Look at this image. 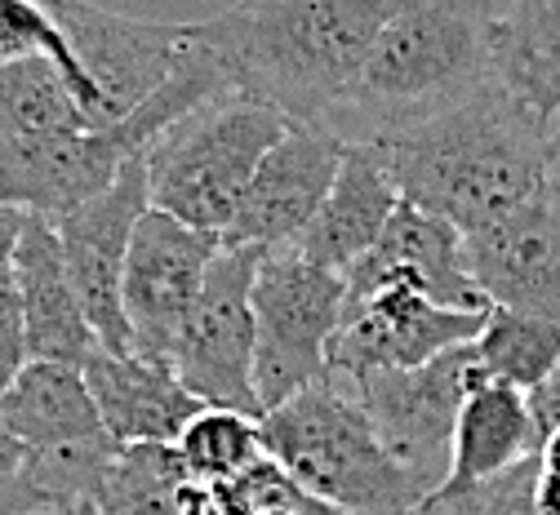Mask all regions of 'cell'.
Listing matches in <instances>:
<instances>
[{
    "instance_id": "obj_10",
    "label": "cell",
    "mask_w": 560,
    "mask_h": 515,
    "mask_svg": "<svg viewBox=\"0 0 560 515\" xmlns=\"http://www.w3.org/2000/svg\"><path fill=\"white\" fill-rule=\"evenodd\" d=\"M58 27L72 40V54L94 90L98 129L125 125L178 67L187 49V23L129 19L90 0H49Z\"/></svg>"
},
{
    "instance_id": "obj_2",
    "label": "cell",
    "mask_w": 560,
    "mask_h": 515,
    "mask_svg": "<svg viewBox=\"0 0 560 515\" xmlns=\"http://www.w3.org/2000/svg\"><path fill=\"white\" fill-rule=\"evenodd\" d=\"M392 10L396 0H232L187 32L219 54L236 94L334 133Z\"/></svg>"
},
{
    "instance_id": "obj_34",
    "label": "cell",
    "mask_w": 560,
    "mask_h": 515,
    "mask_svg": "<svg viewBox=\"0 0 560 515\" xmlns=\"http://www.w3.org/2000/svg\"><path fill=\"white\" fill-rule=\"evenodd\" d=\"M27 218H32V213H23V209H14V204H0V267H10V258H14V249H19V236H23V227H27Z\"/></svg>"
},
{
    "instance_id": "obj_32",
    "label": "cell",
    "mask_w": 560,
    "mask_h": 515,
    "mask_svg": "<svg viewBox=\"0 0 560 515\" xmlns=\"http://www.w3.org/2000/svg\"><path fill=\"white\" fill-rule=\"evenodd\" d=\"M534 511L538 515H560V467L538 458V480H534Z\"/></svg>"
},
{
    "instance_id": "obj_1",
    "label": "cell",
    "mask_w": 560,
    "mask_h": 515,
    "mask_svg": "<svg viewBox=\"0 0 560 515\" xmlns=\"http://www.w3.org/2000/svg\"><path fill=\"white\" fill-rule=\"evenodd\" d=\"M365 142H378L400 200L471 236L551 183L560 116L525 107L494 81L428 120Z\"/></svg>"
},
{
    "instance_id": "obj_14",
    "label": "cell",
    "mask_w": 560,
    "mask_h": 515,
    "mask_svg": "<svg viewBox=\"0 0 560 515\" xmlns=\"http://www.w3.org/2000/svg\"><path fill=\"white\" fill-rule=\"evenodd\" d=\"M342 284H347V303H361L378 289L405 284L458 312H489V299L467 267V236L409 200L396 204L383 236L342 271Z\"/></svg>"
},
{
    "instance_id": "obj_26",
    "label": "cell",
    "mask_w": 560,
    "mask_h": 515,
    "mask_svg": "<svg viewBox=\"0 0 560 515\" xmlns=\"http://www.w3.org/2000/svg\"><path fill=\"white\" fill-rule=\"evenodd\" d=\"M178 454L200 480H232L262 458V426L254 413L205 405L178 435Z\"/></svg>"
},
{
    "instance_id": "obj_5",
    "label": "cell",
    "mask_w": 560,
    "mask_h": 515,
    "mask_svg": "<svg viewBox=\"0 0 560 515\" xmlns=\"http://www.w3.org/2000/svg\"><path fill=\"white\" fill-rule=\"evenodd\" d=\"M290 125L285 112L249 94H228L187 112L148 147L152 204L223 241L262 156Z\"/></svg>"
},
{
    "instance_id": "obj_29",
    "label": "cell",
    "mask_w": 560,
    "mask_h": 515,
    "mask_svg": "<svg viewBox=\"0 0 560 515\" xmlns=\"http://www.w3.org/2000/svg\"><path fill=\"white\" fill-rule=\"evenodd\" d=\"M27 360H32V351H27V320H23V303H19V284H14L10 267H0V396L23 374Z\"/></svg>"
},
{
    "instance_id": "obj_9",
    "label": "cell",
    "mask_w": 560,
    "mask_h": 515,
    "mask_svg": "<svg viewBox=\"0 0 560 515\" xmlns=\"http://www.w3.org/2000/svg\"><path fill=\"white\" fill-rule=\"evenodd\" d=\"M219 249H223L219 236L178 223L174 213L156 204L138 218L129 258H125V280H120L133 355L170 364Z\"/></svg>"
},
{
    "instance_id": "obj_4",
    "label": "cell",
    "mask_w": 560,
    "mask_h": 515,
    "mask_svg": "<svg viewBox=\"0 0 560 515\" xmlns=\"http://www.w3.org/2000/svg\"><path fill=\"white\" fill-rule=\"evenodd\" d=\"M262 454L316 502L342 515H418L432 476L400 463L374 431L361 400L334 378L303 387L258 418Z\"/></svg>"
},
{
    "instance_id": "obj_12",
    "label": "cell",
    "mask_w": 560,
    "mask_h": 515,
    "mask_svg": "<svg viewBox=\"0 0 560 515\" xmlns=\"http://www.w3.org/2000/svg\"><path fill=\"white\" fill-rule=\"evenodd\" d=\"M489 312H458L418 289H378L361 303H347L342 325L329 342V378L357 383L378 370H413L454 347H467L485 329Z\"/></svg>"
},
{
    "instance_id": "obj_22",
    "label": "cell",
    "mask_w": 560,
    "mask_h": 515,
    "mask_svg": "<svg viewBox=\"0 0 560 515\" xmlns=\"http://www.w3.org/2000/svg\"><path fill=\"white\" fill-rule=\"evenodd\" d=\"M494 81L542 116H560V0H508L494 19Z\"/></svg>"
},
{
    "instance_id": "obj_18",
    "label": "cell",
    "mask_w": 560,
    "mask_h": 515,
    "mask_svg": "<svg viewBox=\"0 0 560 515\" xmlns=\"http://www.w3.org/2000/svg\"><path fill=\"white\" fill-rule=\"evenodd\" d=\"M19 303L27 320V351L32 360H62V364H85L98 347V333L81 307V293L67 276V258L58 245V232L49 218H27L19 236V249L10 258Z\"/></svg>"
},
{
    "instance_id": "obj_6",
    "label": "cell",
    "mask_w": 560,
    "mask_h": 515,
    "mask_svg": "<svg viewBox=\"0 0 560 515\" xmlns=\"http://www.w3.org/2000/svg\"><path fill=\"white\" fill-rule=\"evenodd\" d=\"M342 312V271L320 267L290 245L262 254L254 276V387L262 413L329 378V342Z\"/></svg>"
},
{
    "instance_id": "obj_24",
    "label": "cell",
    "mask_w": 560,
    "mask_h": 515,
    "mask_svg": "<svg viewBox=\"0 0 560 515\" xmlns=\"http://www.w3.org/2000/svg\"><path fill=\"white\" fill-rule=\"evenodd\" d=\"M471 351L485 364L489 383L534 391L560 364V325L512 307H489L485 329L471 338Z\"/></svg>"
},
{
    "instance_id": "obj_25",
    "label": "cell",
    "mask_w": 560,
    "mask_h": 515,
    "mask_svg": "<svg viewBox=\"0 0 560 515\" xmlns=\"http://www.w3.org/2000/svg\"><path fill=\"white\" fill-rule=\"evenodd\" d=\"M187 476L178 445H120L90 506L94 515H178Z\"/></svg>"
},
{
    "instance_id": "obj_13",
    "label": "cell",
    "mask_w": 560,
    "mask_h": 515,
    "mask_svg": "<svg viewBox=\"0 0 560 515\" xmlns=\"http://www.w3.org/2000/svg\"><path fill=\"white\" fill-rule=\"evenodd\" d=\"M467 267L489 307H512L560 325V187L556 178L525 204L467 236Z\"/></svg>"
},
{
    "instance_id": "obj_15",
    "label": "cell",
    "mask_w": 560,
    "mask_h": 515,
    "mask_svg": "<svg viewBox=\"0 0 560 515\" xmlns=\"http://www.w3.org/2000/svg\"><path fill=\"white\" fill-rule=\"evenodd\" d=\"M347 142L329 129L290 125L271 152L262 156L223 245L232 249H285L294 245L307 223L320 213L338 165H342Z\"/></svg>"
},
{
    "instance_id": "obj_28",
    "label": "cell",
    "mask_w": 560,
    "mask_h": 515,
    "mask_svg": "<svg viewBox=\"0 0 560 515\" xmlns=\"http://www.w3.org/2000/svg\"><path fill=\"white\" fill-rule=\"evenodd\" d=\"M534 480H538V454L467 489H432L418 515H538Z\"/></svg>"
},
{
    "instance_id": "obj_37",
    "label": "cell",
    "mask_w": 560,
    "mask_h": 515,
    "mask_svg": "<svg viewBox=\"0 0 560 515\" xmlns=\"http://www.w3.org/2000/svg\"><path fill=\"white\" fill-rule=\"evenodd\" d=\"M14 515H72V511H54V506H27V511H14Z\"/></svg>"
},
{
    "instance_id": "obj_33",
    "label": "cell",
    "mask_w": 560,
    "mask_h": 515,
    "mask_svg": "<svg viewBox=\"0 0 560 515\" xmlns=\"http://www.w3.org/2000/svg\"><path fill=\"white\" fill-rule=\"evenodd\" d=\"M23 463H27V449L19 445V440H14L5 426H0V493L19 484V476H23Z\"/></svg>"
},
{
    "instance_id": "obj_36",
    "label": "cell",
    "mask_w": 560,
    "mask_h": 515,
    "mask_svg": "<svg viewBox=\"0 0 560 515\" xmlns=\"http://www.w3.org/2000/svg\"><path fill=\"white\" fill-rule=\"evenodd\" d=\"M262 515H342V511H334V506H325V502H316L312 511H290V506H280V511H262Z\"/></svg>"
},
{
    "instance_id": "obj_23",
    "label": "cell",
    "mask_w": 560,
    "mask_h": 515,
    "mask_svg": "<svg viewBox=\"0 0 560 515\" xmlns=\"http://www.w3.org/2000/svg\"><path fill=\"white\" fill-rule=\"evenodd\" d=\"M98 129L62 77V67L45 54L0 62V142H40L62 133Z\"/></svg>"
},
{
    "instance_id": "obj_21",
    "label": "cell",
    "mask_w": 560,
    "mask_h": 515,
    "mask_svg": "<svg viewBox=\"0 0 560 515\" xmlns=\"http://www.w3.org/2000/svg\"><path fill=\"white\" fill-rule=\"evenodd\" d=\"M542 449V435L529 409V391L508 383H485L467 396L454 440H450V467L436 489H467L489 476H503L508 467L534 458Z\"/></svg>"
},
{
    "instance_id": "obj_38",
    "label": "cell",
    "mask_w": 560,
    "mask_h": 515,
    "mask_svg": "<svg viewBox=\"0 0 560 515\" xmlns=\"http://www.w3.org/2000/svg\"><path fill=\"white\" fill-rule=\"evenodd\" d=\"M551 178H556V187H560V147H556V165H551Z\"/></svg>"
},
{
    "instance_id": "obj_3",
    "label": "cell",
    "mask_w": 560,
    "mask_h": 515,
    "mask_svg": "<svg viewBox=\"0 0 560 515\" xmlns=\"http://www.w3.org/2000/svg\"><path fill=\"white\" fill-rule=\"evenodd\" d=\"M494 19L499 0H396L334 133L383 138L494 85Z\"/></svg>"
},
{
    "instance_id": "obj_20",
    "label": "cell",
    "mask_w": 560,
    "mask_h": 515,
    "mask_svg": "<svg viewBox=\"0 0 560 515\" xmlns=\"http://www.w3.org/2000/svg\"><path fill=\"white\" fill-rule=\"evenodd\" d=\"M0 426L23 449H58L103 440V418L85 378V364L62 360H27L23 374L0 396Z\"/></svg>"
},
{
    "instance_id": "obj_17",
    "label": "cell",
    "mask_w": 560,
    "mask_h": 515,
    "mask_svg": "<svg viewBox=\"0 0 560 515\" xmlns=\"http://www.w3.org/2000/svg\"><path fill=\"white\" fill-rule=\"evenodd\" d=\"M85 378L103 418V431L116 445H178L183 426L205 409L174 364L148 360V355H116L107 347H94L85 360Z\"/></svg>"
},
{
    "instance_id": "obj_35",
    "label": "cell",
    "mask_w": 560,
    "mask_h": 515,
    "mask_svg": "<svg viewBox=\"0 0 560 515\" xmlns=\"http://www.w3.org/2000/svg\"><path fill=\"white\" fill-rule=\"evenodd\" d=\"M27 506H40V502L32 498V489H27V484H23V476H19V484H14V489L0 493V515H14V511H27Z\"/></svg>"
},
{
    "instance_id": "obj_30",
    "label": "cell",
    "mask_w": 560,
    "mask_h": 515,
    "mask_svg": "<svg viewBox=\"0 0 560 515\" xmlns=\"http://www.w3.org/2000/svg\"><path fill=\"white\" fill-rule=\"evenodd\" d=\"M178 515H228L223 484H219V480L187 476V480L178 484Z\"/></svg>"
},
{
    "instance_id": "obj_27",
    "label": "cell",
    "mask_w": 560,
    "mask_h": 515,
    "mask_svg": "<svg viewBox=\"0 0 560 515\" xmlns=\"http://www.w3.org/2000/svg\"><path fill=\"white\" fill-rule=\"evenodd\" d=\"M54 58L62 67V77L72 81V90L81 94L90 120L98 125V112H94V90L85 81V71L72 54V40L58 27L49 0H0V62H19V58Z\"/></svg>"
},
{
    "instance_id": "obj_16",
    "label": "cell",
    "mask_w": 560,
    "mask_h": 515,
    "mask_svg": "<svg viewBox=\"0 0 560 515\" xmlns=\"http://www.w3.org/2000/svg\"><path fill=\"white\" fill-rule=\"evenodd\" d=\"M129 156H138V147L120 125L40 142H0V204L58 223L62 213L107 191Z\"/></svg>"
},
{
    "instance_id": "obj_31",
    "label": "cell",
    "mask_w": 560,
    "mask_h": 515,
    "mask_svg": "<svg viewBox=\"0 0 560 515\" xmlns=\"http://www.w3.org/2000/svg\"><path fill=\"white\" fill-rule=\"evenodd\" d=\"M529 409H534V422H538V435L547 440L551 431H560V364L551 370L547 383H538L529 391Z\"/></svg>"
},
{
    "instance_id": "obj_7",
    "label": "cell",
    "mask_w": 560,
    "mask_h": 515,
    "mask_svg": "<svg viewBox=\"0 0 560 515\" xmlns=\"http://www.w3.org/2000/svg\"><path fill=\"white\" fill-rule=\"evenodd\" d=\"M267 249L223 245L170 355L183 387L214 409H258L254 387V276Z\"/></svg>"
},
{
    "instance_id": "obj_11",
    "label": "cell",
    "mask_w": 560,
    "mask_h": 515,
    "mask_svg": "<svg viewBox=\"0 0 560 515\" xmlns=\"http://www.w3.org/2000/svg\"><path fill=\"white\" fill-rule=\"evenodd\" d=\"M148 209H152L148 152H138L125 161V169L116 174V183L107 191H98L94 200L77 204L72 213H62L54 223L62 258H67V276H72V284L81 293V307L98 333V347H107L116 355H133V338H129V320H125V303H120V280H125L133 227Z\"/></svg>"
},
{
    "instance_id": "obj_19",
    "label": "cell",
    "mask_w": 560,
    "mask_h": 515,
    "mask_svg": "<svg viewBox=\"0 0 560 515\" xmlns=\"http://www.w3.org/2000/svg\"><path fill=\"white\" fill-rule=\"evenodd\" d=\"M400 204V187L378 152V142H347L338 178L320 204V213L307 223V232L290 245L303 258L347 271L387 227V218Z\"/></svg>"
},
{
    "instance_id": "obj_8",
    "label": "cell",
    "mask_w": 560,
    "mask_h": 515,
    "mask_svg": "<svg viewBox=\"0 0 560 515\" xmlns=\"http://www.w3.org/2000/svg\"><path fill=\"white\" fill-rule=\"evenodd\" d=\"M485 383H489V374L467 342L428 364H413V370L365 374L357 383H347V391L361 400L374 431L383 435V445L400 463H409L413 471H423L441 484L445 467H450L454 422H458L467 396Z\"/></svg>"
}]
</instances>
